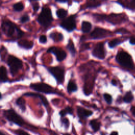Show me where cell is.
Listing matches in <instances>:
<instances>
[{"label": "cell", "instance_id": "cell-31", "mask_svg": "<svg viewBox=\"0 0 135 135\" xmlns=\"http://www.w3.org/2000/svg\"><path fill=\"white\" fill-rule=\"evenodd\" d=\"M29 20H30V18H29L28 16L25 15L21 18V22L22 23H25V22L28 21Z\"/></svg>", "mask_w": 135, "mask_h": 135}, {"label": "cell", "instance_id": "cell-7", "mask_svg": "<svg viewBox=\"0 0 135 135\" xmlns=\"http://www.w3.org/2000/svg\"><path fill=\"white\" fill-rule=\"evenodd\" d=\"M61 26L69 32H71L74 30L76 27L74 16H71L63 21L61 23Z\"/></svg>", "mask_w": 135, "mask_h": 135}, {"label": "cell", "instance_id": "cell-38", "mask_svg": "<svg viewBox=\"0 0 135 135\" xmlns=\"http://www.w3.org/2000/svg\"><path fill=\"white\" fill-rule=\"evenodd\" d=\"M111 83L114 85H117V82H116V81L115 80H112V81H111Z\"/></svg>", "mask_w": 135, "mask_h": 135}, {"label": "cell", "instance_id": "cell-15", "mask_svg": "<svg viewBox=\"0 0 135 135\" xmlns=\"http://www.w3.org/2000/svg\"><path fill=\"white\" fill-rule=\"evenodd\" d=\"M7 70L4 66L0 67V81L1 82H5L7 80Z\"/></svg>", "mask_w": 135, "mask_h": 135}, {"label": "cell", "instance_id": "cell-43", "mask_svg": "<svg viewBox=\"0 0 135 135\" xmlns=\"http://www.w3.org/2000/svg\"><path fill=\"white\" fill-rule=\"evenodd\" d=\"M1 37V32H0V37Z\"/></svg>", "mask_w": 135, "mask_h": 135}, {"label": "cell", "instance_id": "cell-39", "mask_svg": "<svg viewBox=\"0 0 135 135\" xmlns=\"http://www.w3.org/2000/svg\"><path fill=\"white\" fill-rule=\"evenodd\" d=\"M68 1L69 0H56V1L59 2H66Z\"/></svg>", "mask_w": 135, "mask_h": 135}, {"label": "cell", "instance_id": "cell-28", "mask_svg": "<svg viewBox=\"0 0 135 135\" xmlns=\"http://www.w3.org/2000/svg\"><path fill=\"white\" fill-rule=\"evenodd\" d=\"M13 8H14V10H15L16 11H21L23 9L24 5L22 3L19 2V3L15 4L13 5Z\"/></svg>", "mask_w": 135, "mask_h": 135}, {"label": "cell", "instance_id": "cell-3", "mask_svg": "<svg viewBox=\"0 0 135 135\" xmlns=\"http://www.w3.org/2000/svg\"><path fill=\"white\" fill-rule=\"evenodd\" d=\"M4 115L9 121L15 123L20 126H22L24 124V121L22 118L13 109H9L4 111Z\"/></svg>", "mask_w": 135, "mask_h": 135}, {"label": "cell", "instance_id": "cell-41", "mask_svg": "<svg viewBox=\"0 0 135 135\" xmlns=\"http://www.w3.org/2000/svg\"><path fill=\"white\" fill-rule=\"evenodd\" d=\"M63 135H71V134H70L69 133H64L63 134Z\"/></svg>", "mask_w": 135, "mask_h": 135}, {"label": "cell", "instance_id": "cell-16", "mask_svg": "<svg viewBox=\"0 0 135 135\" xmlns=\"http://www.w3.org/2000/svg\"><path fill=\"white\" fill-rule=\"evenodd\" d=\"M90 124L94 132L98 131L100 129L101 126L100 122L98 121L97 120H91L90 122Z\"/></svg>", "mask_w": 135, "mask_h": 135}, {"label": "cell", "instance_id": "cell-42", "mask_svg": "<svg viewBox=\"0 0 135 135\" xmlns=\"http://www.w3.org/2000/svg\"><path fill=\"white\" fill-rule=\"evenodd\" d=\"M1 97H2V95H1V93H0V98H1Z\"/></svg>", "mask_w": 135, "mask_h": 135}, {"label": "cell", "instance_id": "cell-12", "mask_svg": "<svg viewBox=\"0 0 135 135\" xmlns=\"http://www.w3.org/2000/svg\"><path fill=\"white\" fill-rule=\"evenodd\" d=\"M107 20L112 24H118L124 20V16L121 14H111Z\"/></svg>", "mask_w": 135, "mask_h": 135}, {"label": "cell", "instance_id": "cell-22", "mask_svg": "<svg viewBox=\"0 0 135 135\" xmlns=\"http://www.w3.org/2000/svg\"><path fill=\"white\" fill-rule=\"evenodd\" d=\"M67 89L69 92H75L78 90V87L76 84L73 81H70L69 82L68 86H67Z\"/></svg>", "mask_w": 135, "mask_h": 135}, {"label": "cell", "instance_id": "cell-33", "mask_svg": "<svg viewBox=\"0 0 135 135\" xmlns=\"http://www.w3.org/2000/svg\"><path fill=\"white\" fill-rule=\"evenodd\" d=\"M62 122L64 124V125H65L67 128L68 127V126H69V120H68V119H66V118H64V119H63L62 120Z\"/></svg>", "mask_w": 135, "mask_h": 135}, {"label": "cell", "instance_id": "cell-27", "mask_svg": "<svg viewBox=\"0 0 135 135\" xmlns=\"http://www.w3.org/2000/svg\"><path fill=\"white\" fill-rule=\"evenodd\" d=\"M121 42H122L121 41V40H120V39H118V38L113 39V40H112L109 42V46L110 47L112 48V47H114L115 46L119 45Z\"/></svg>", "mask_w": 135, "mask_h": 135}, {"label": "cell", "instance_id": "cell-21", "mask_svg": "<svg viewBox=\"0 0 135 135\" xmlns=\"http://www.w3.org/2000/svg\"><path fill=\"white\" fill-rule=\"evenodd\" d=\"M91 24L90 22L83 21L82 23V31L84 33L89 32L91 28Z\"/></svg>", "mask_w": 135, "mask_h": 135}, {"label": "cell", "instance_id": "cell-18", "mask_svg": "<svg viewBox=\"0 0 135 135\" xmlns=\"http://www.w3.org/2000/svg\"><path fill=\"white\" fill-rule=\"evenodd\" d=\"M100 5V2L97 0H87L85 3L86 7H95Z\"/></svg>", "mask_w": 135, "mask_h": 135}, {"label": "cell", "instance_id": "cell-34", "mask_svg": "<svg viewBox=\"0 0 135 135\" xmlns=\"http://www.w3.org/2000/svg\"><path fill=\"white\" fill-rule=\"evenodd\" d=\"M33 8L34 11H36L39 8V5L38 3H35L33 5Z\"/></svg>", "mask_w": 135, "mask_h": 135}, {"label": "cell", "instance_id": "cell-2", "mask_svg": "<svg viewBox=\"0 0 135 135\" xmlns=\"http://www.w3.org/2000/svg\"><path fill=\"white\" fill-rule=\"evenodd\" d=\"M52 20L53 18L50 9L48 7L43 8L37 18L38 23L43 26H47L51 23Z\"/></svg>", "mask_w": 135, "mask_h": 135}, {"label": "cell", "instance_id": "cell-14", "mask_svg": "<svg viewBox=\"0 0 135 135\" xmlns=\"http://www.w3.org/2000/svg\"><path fill=\"white\" fill-rule=\"evenodd\" d=\"M18 44L20 46L26 49H30L32 48L33 46V42L27 41V40H23L18 41Z\"/></svg>", "mask_w": 135, "mask_h": 135}, {"label": "cell", "instance_id": "cell-26", "mask_svg": "<svg viewBox=\"0 0 135 135\" xmlns=\"http://www.w3.org/2000/svg\"><path fill=\"white\" fill-rule=\"evenodd\" d=\"M67 14H68L67 11H66L63 8L59 9L56 12V15H57V17L60 18H64L66 16Z\"/></svg>", "mask_w": 135, "mask_h": 135}, {"label": "cell", "instance_id": "cell-45", "mask_svg": "<svg viewBox=\"0 0 135 135\" xmlns=\"http://www.w3.org/2000/svg\"><path fill=\"white\" fill-rule=\"evenodd\" d=\"M134 132H135V128H134Z\"/></svg>", "mask_w": 135, "mask_h": 135}, {"label": "cell", "instance_id": "cell-25", "mask_svg": "<svg viewBox=\"0 0 135 135\" xmlns=\"http://www.w3.org/2000/svg\"><path fill=\"white\" fill-rule=\"evenodd\" d=\"M67 48L69 50V51L70 52L71 54L72 55H74V54H75V49L74 44L73 42L71 41V40H69L67 45Z\"/></svg>", "mask_w": 135, "mask_h": 135}, {"label": "cell", "instance_id": "cell-30", "mask_svg": "<svg viewBox=\"0 0 135 135\" xmlns=\"http://www.w3.org/2000/svg\"><path fill=\"white\" fill-rule=\"evenodd\" d=\"M15 133L17 135H30L26 131L22 130H17L15 131Z\"/></svg>", "mask_w": 135, "mask_h": 135}, {"label": "cell", "instance_id": "cell-37", "mask_svg": "<svg viewBox=\"0 0 135 135\" xmlns=\"http://www.w3.org/2000/svg\"><path fill=\"white\" fill-rule=\"evenodd\" d=\"M110 135H118V133L116 131H113L110 133Z\"/></svg>", "mask_w": 135, "mask_h": 135}, {"label": "cell", "instance_id": "cell-13", "mask_svg": "<svg viewBox=\"0 0 135 135\" xmlns=\"http://www.w3.org/2000/svg\"><path fill=\"white\" fill-rule=\"evenodd\" d=\"M77 113H78V115L79 117V118L84 119L87 117L91 116L93 112L91 111L86 110L82 107H77Z\"/></svg>", "mask_w": 135, "mask_h": 135}, {"label": "cell", "instance_id": "cell-40", "mask_svg": "<svg viewBox=\"0 0 135 135\" xmlns=\"http://www.w3.org/2000/svg\"><path fill=\"white\" fill-rule=\"evenodd\" d=\"M0 135H5V134H4L3 132H2L0 131Z\"/></svg>", "mask_w": 135, "mask_h": 135}, {"label": "cell", "instance_id": "cell-10", "mask_svg": "<svg viewBox=\"0 0 135 135\" xmlns=\"http://www.w3.org/2000/svg\"><path fill=\"white\" fill-rule=\"evenodd\" d=\"M111 34L110 32L101 28H95L91 33V37L94 39L102 38L108 36Z\"/></svg>", "mask_w": 135, "mask_h": 135}, {"label": "cell", "instance_id": "cell-9", "mask_svg": "<svg viewBox=\"0 0 135 135\" xmlns=\"http://www.w3.org/2000/svg\"><path fill=\"white\" fill-rule=\"evenodd\" d=\"M93 55L99 59H103L105 57V52L104 48V43L100 42L96 44L92 51Z\"/></svg>", "mask_w": 135, "mask_h": 135}, {"label": "cell", "instance_id": "cell-36", "mask_svg": "<svg viewBox=\"0 0 135 135\" xmlns=\"http://www.w3.org/2000/svg\"><path fill=\"white\" fill-rule=\"evenodd\" d=\"M130 44H131L132 45H134L135 44V37L131 38L130 40Z\"/></svg>", "mask_w": 135, "mask_h": 135}, {"label": "cell", "instance_id": "cell-6", "mask_svg": "<svg viewBox=\"0 0 135 135\" xmlns=\"http://www.w3.org/2000/svg\"><path fill=\"white\" fill-rule=\"evenodd\" d=\"M2 28L4 33L7 36H12L14 34L15 31L18 30L14 24L9 21H4L3 22Z\"/></svg>", "mask_w": 135, "mask_h": 135}, {"label": "cell", "instance_id": "cell-8", "mask_svg": "<svg viewBox=\"0 0 135 135\" xmlns=\"http://www.w3.org/2000/svg\"><path fill=\"white\" fill-rule=\"evenodd\" d=\"M49 71L59 83H63L64 78V71L63 69L59 67H52L49 68Z\"/></svg>", "mask_w": 135, "mask_h": 135}, {"label": "cell", "instance_id": "cell-20", "mask_svg": "<svg viewBox=\"0 0 135 135\" xmlns=\"http://www.w3.org/2000/svg\"><path fill=\"white\" fill-rule=\"evenodd\" d=\"M25 95H29V96H37L38 97L40 98V99L41 100L42 102L43 103V104L45 105V106H47L49 104V102L47 100V99L45 98V97L40 95V94H34L33 93H27L25 94Z\"/></svg>", "mask_w": 135, "mask_h": 135}, {"label": "cell", "instance_id": "cell-5", "mask_svg": "<svg viewBox=\"0 0 135 135\" xmlns=\"http://www.w3.org/2000/svg\"><path fill=\"white\" fill-rule=\"evenodd\" d=\"M30 87L39 92H42L45 93H56L54 89L50 85L44 83H37L31 84Z\"/></svg>", "mask_w": 135, "mask_h": 135}, {"label": "cell", "instance_id": "cell-44", "mask_svg": "<svg viewBox=\"0 0 135 135\" xmlns=\"http://www.w3.org/2000/svg\"><path fill=\"white\" fill-rule=\"evenodd\" d=\"M31 1H36V0H31Z\"/></svg>", "mask_w": 135, "mask_h": 135}, {"label": "cell", "instance_id": "cell-29", "mask_svg": "<svg viewBox=\"0 0 135 135\" xmlns=\"http://www.w3.org/2000/svg\"><path fill=\"white\" fill-rule=\"evenodd\" d=\"M103 97H104L105 101L107 102V103L111 104L112 103V97L110 94H109L108 93H104L103 95Z\"/></svg>", "mask_w": 135, "mask_h": 135}, {"label": "cell", "instance_id": "cell-19", "mask_svg": "<svg viewBox=\"0 0 135 135\" xmlns=\"http://www.w3.org/2000/svg\"><path fill=\"white\" fill-rule=\"evenodd\" d=\"M16 104L19 107V108L22 110V111H24L26 109L25 107V101L23 98H19L16 100Z\"/></svg>", "mask_w": 135, "mask_h": 135}, {"label": "cell", "instance_id": "cell-35", "mask_svg": "<svg viewBox=\"0 0 135 135\" xmlns=\"http://www.w3.org/2000/svg\"><path fill=\"white\" fill-rule=\"evenodd\" d=\"M130 111H131L132 115L135 117V107L132 106L130 109Z\"/></svg>", "mask_w": 135, "mask_h": 135}, {"label": "cell", "instance_id": "cell-17", "mask_svg": "<svg viewBox=\"0 0 135 135\" xmlns=\"http://www.w3.org/2000/svg\"><path fill=\"white\" fill-rule=\"evenodd\" d=\"M50 36L55 42L61 41L63 38V35L61 33L58 32H53L50 34Z\"/></svg>", "mask_w": 135, "mask_h": 135}, {"label": "cell", "instance_id": "cell-4", "mask_svg": "<svg viewBox=\"0 0 135 135\" xmlns=\"http://www.w3.org/2000/svg\"><path fill=\"white\" fill-rule=\"evenodd\" d=\"M7 64L10 68V72L12 75H15L18 70L23 66V63L19 59L9 55L7 59Z\"/></svg>", "mask_w": 135, "mask_h": 135}, {"label": "cell", "instance_id": "cell-23", "mask_svg": "<svg viewBox=\"0 0 135 135\" xmlns=\"http://www.w3.org/2000/svg\"><path fill=\"white\" fill-rule=\"evenodd\" d=\"M73 113V109L70 107H67L66 108H65L64 109L61 110L59 114L62 117H64L65 115H66L67 114H72Z\"/></svg>", "mask_w": 135, "mask_h": 135}, {"label": "cell", "instance_id": "cell-24", "mask_svg": "<svg viewBox=\"0 0 135 135\" xmlns=\"http://www.w3.org/2000/svg\"><path fill=\"white\" fill-rule=\"evenodd\" d=\"M133 99V96L131 92H128L123 97V101L126 103L131 102Z\"/></svg>", "mask_w": 135, "mask_h": 135}, {"label": "cell", "instance_id": "cell-46", "mask_svg": "<svg viewBox=\"0 0 135 135\" xmlns=\"http://www.w3.org/2000/svg\"><path fill=\"white\" fill-rule=\"evenodd\" d=\"M134 2H135V0H134Z\"/></svg>", "mask_w": 135, "mask_h": 135}, {"label": "cell", "instance_id": "cell-32", "mask_svg": "<svg viewBox=\"0 0 135 135\" xmlns=\"http://www.w3.org/2000/svg\"><path fill=\"white\" fill-rule=\"evenodd\" d=\"M39 41L41 43H45L47 41L46 37L45 35H41L39 38Z\"/></svg>", "mask_w": 135, "mask_h": 135}, {"label": "cell", "instance_id": "cell-11", "mask_svg": "<svg viewBox=\"0 0 135 135\" xmlns=\"http://www.w3.org/2000/svg\"><path fill=\"white\" fill-rule=\"evenodd\" d=\"M47 52L53 53L56 56L58 61H63L66 56V53L63 50L56 47H51L49 48Z\"/></svg>", "mask_w": 135, "mask_h": 135}, {"label": "cell", "instance_id": "cell-1", "mask_svg": "<svg viewBox=\"0 0 135 135\" xmlns=\"http://www.w3.org/2000/svg\"><path fill=\"white\" fill-rule=\"evenodd\" d=\"M116 60L121 65L129 69H132L133 63L131 56L126 52L121 51L116 55Z\"/></svg>", "mask_w": 135, "mask_h": 135}]
</instances>
